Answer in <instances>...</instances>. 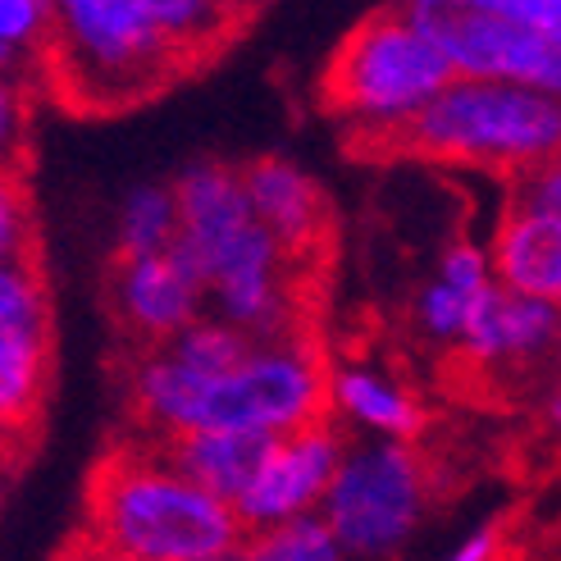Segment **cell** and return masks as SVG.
Masks as SVG:
<instances>
[{
    "label": "cell",
    "instance_id": "cell-19",
    "mask_svg": "<svg viewBox=\"0 0 561 561\" xmlns=\"http://www.w3.org/2000/svg\"><path fill=\"white\" fill-rule=\"evenodd\" d=\"M50 561H133V557L115 552L110 543H101V539L92 535V529H82V525H78L73 535H69L60 548L50 552Z\"/></svg>",
    "mask_w": 561,
    "mask_h": 561
},
{
    "label": "cell",
    "instance_id": "cell-15",
    "mask_svg": "<svg viewBox=\"0 0 561 561\" xmlns=\"http://www.w3.org/2000/svg\"><path fill=\"white\" fill-rule=\"evenodd\" d=\"M233 561H339V539L311 516H293L256 529Z\"/></svg>",
    "mask_w": 561,
    "mask_h": 561
},
{
    "label": "cell",
    "instance_id": "cell-5",
    "mask_svg": "<svg viewBox=\"0 0 561 561\" xmlns=\"http://www.w3.org/2000/svg\"><path fill=\"white\" fill-rule=\"evenodd\" d=\"M329 339L270 347L229 379H206L179 434H284L339 415Z\"/></svg>",
    "mask_w": 561,
    "mask_h": 561
},
{
    "label": "cell",
    "instance_id": "cell-2",
    "mask_svg": "<svg viewBox=\"0 0 561 561\" xmlns=\"http://www.w3.org/2000/svg\"><path fill=\"white\" fill-rule=\"evenodd\" d=\"M339 147L356 164H466L516 187L561 156V96L453 78L407 115L347 124Z\"/></svg>",
    "mask_w": 561,
    "mask_h": 561
},
{
    "label": "cell",
    "instance_id": "cell-6",
    "mask_svg": "<svg viewBox=\"0 0 561 561\" xmlns=\"http://www.w3.org/2000/svg\"><path fill=\"white\" fill-rule=\"evenodd\" d=\"M461 484L466 474H457L453 457L420 443H392L347 461L329 484V535L356 552H383L447 493H461Z\"/></svg>",
    "mask_w": 561,
    "mask_h": 561
},
{
    "label": "cell",
    "instance_id": "cell-16",
    "mask_svg": "<svg viewBox=\"0 0 561 561\" xmlns=\"http://www.w3.org/2000/svg\"><path fill=\"white\" fill-rule=\"evenodd\" d=\"M27 242H42L33 170H23V164L0 156V265H10Z\"/></svg>",
    "mask_w": 561,
    "mask_h": 561
},
{
    "label": "cell",
    "instance_id": "cell-18",
    "mask_svg": "<svg viewBox=\"0 0 561 561\" xmlns=\"http://www.w3.org/2000/svg\"><path fill=\"white\" fill-rule=\"evenodd\" d=\"M512 202L529 206V210H548V215H561V156L552 164H543L539 174H529L525 183L512 187Z\"/></svg>",
    "mask_w": 561,
    "mask_h": 561
},
{
    "label": "cell",
    "instance_id": "cell-9",
    "mask_svg": "<svg viewBox=\"0 0 561 561\" xmlns=\"http://www.w3.org/2000/svg\"><path fill=\"white\" fill-rule=\"evenodd\" d=\"M343 425L339 415H324L316 425H297L274 438L270 457L261 466V474L251 480V489L238 502V516L261 529V525H278L293 520L306 502H316L343 470Z\"/></svg>",
    "mask_w": 561,
    "mask_h": 561
},
{
    "label": "cell",
    "instance_id": "cell-7",
    "mask_svg": "<svg viewBox=\"0 0 561 561\" xmlns=\"http://www.w3.org/2000/svg\"><path fill=\"white\" fill-rule=\"evenodd\" d=\"M411 19L447 55L453 73L561 96V46L512 23L493 0L489 5H430L425 0V5H411Z\"/></svg>",
    "mask_w": 561,
    "mask_h": 561
},
{
    "label": "cell",
    "instance_id": "cell-12",
    "mask_svg": "<svg viewBox=\"0 0 561 561\" xmlns=\"http://www.w3.org/2000/svg\"><path fill=\"white\" fill-rule=\"evenodd\" d=\"M493 270L502 288L557 306L561 301V215L529 210L507 196L493 233Z\"/></svg>",
    "mask_w": 561,
    "mask_h": 561
},
{
    "label": "cell",
    "instance_id": "cell-13",
    "mask_svg": "<svg viewBox=\"0 0 561 561\" xmlns=\"http://www.w3.org/2000/svg\"><path fill=\"white\" fill-rule=\"evenodd\" d=\"M333 402L360 420H370V425L388 430V434H402V438H420L430 430V411L420 407L407 388L375 379V375H360V370L333 375Z\"/></svg>",
    "mask_w": 561,
    "mask_h": 561
},
{
    "label": "cell",
    "instance_id": "cell-22",
    "mask_svg": "<svg viewBox=\"0 0 561 561\" xmlns=\"http://www.w3.org/2000/svg\"><path fill=\"white\" fill-rule=\"evenodd\" d=\"M0 497H5V480H0Z\"/></svg>",
    "mask_w": 561,
    "mask_h": 561
},
{
    "label": "cell",
    "instance_id": "cell-21",
    "mask_svg": "<svg viewBox=\"0 0 561 561\" xmlns=\"http://www.w3.org/2000/svg\"><path fill=\"white\" fill-rule=\"evenodd\" d=\"M548 425H552V430H561V388L548 398Z\"/></svg>",
    "mask_w": 561,
    "mask_h": 561
},
{
    "label": "cell",
    "instance_id": "cell-10",
    "mask_svg": "<svg viewBox=\"0 0 561 561\" xmlns=\"http://www.w3.org/2000/svg\"><path fill=\"white\" fill-rule=\"evenodd\" d=\"M55 329L0 324V438L37 457L55 398Z\"/></svg>",
    "mask_w": 561,
    "mask_h": 561
},
{
    "label": "cell",
    "instance_id": "cell-1",
    "mask_svg": "<svg viewBox=\"0 0 561 561\" xmlns=\"http://www.w3.org/2000/svg\"><path fill=\"white\" fill-rule=\"evenodd\" d=\"M261 5L69 0L46 5L33 37L37 92L73 119H115L170 96L229 55Z\"/></svg>",
    "mask_w": 561,
    "mask_h": 561
},
{
    "label": "cell",
    "instance_id": "cell-14",
    "mask_svg": "<svg viewBox=\"0 0 561 561\" xmlns=\"http://www.w3.org/2000/svg\"><path fill=\"white\" fill-rule=\"evenodd\" d=\"M160 352L170 360H179L183 370L202 375V379H229V375L247 370L265 347H256V339L242 333L238 324H202V320H192L179 339H170Z\"/></svg>",
    "mask_w": 561,
    "mask_h": 561
},
{
    "label": "cell",
    "instance_id": "cell-4",
    "mask_svg": "<svg viewBox=\"0 0 561 561\" xmlns=\"http://www.w3.org/2000/svg\"><path fill=\"white\" fill-rule=\"evenodd\" d=\"M447 55L420 33L411 5H383L356 19L316 82V105L329 119H392L425 105L453 82Z\"/></svg>",
    "mask_w": 561,
    "mask_h": 561
},
{
    "label": "cell",
    "instance_id": "cell-3",
    "mask_svg": "<svg viewBox=\"0 0 561 561\" xmlns=\"http://www.w3.org/2000/svg\"><path fill=\"white\" fill-rule=\"evenodd\" d=\"M82 529L133 561H224L256 535L229 502L124 438H105L82 474Z\"/></svg>",
    "mask_w": 561,
    "mask_h": 561
},
{
    "label": "cell",
    "instance_id": "cell-17",
    "mask_svg": "<svg viewBox=\"0 0 561 561\" xmlns=\"http://www.w3.org/2000/svg\"><path fill=\"white\" fill-rule=\"evenodd\" d=\"M179 233V215H174V196L164 187H147L137 192L128 210H124V233H119V251H128V256H156V251H164L174 242Z\"/></svg>",
    "mask_w": 561,
    "mask_h": 561
},
{
    "label": "cell",
    "instance_id": "cell-11",
    "mask_svg": "<svg viewBox=\"0 0 561 561\" xmlns=\"http://www.w3.org/2000/svg\"><path fill=\"white\" fill-rule=\"evenodd\" d=\"M274 438L278 434H164V438L133 443V447H142L151 461H160L164 470H174L179 480H187L202 493L238 507L242 493L251 489V480L261 474Z\"/></svg>",
    "mask_w": 561,
    "mask_h": 561
},
{
    "label": "cell",
    "instance_id": "cell-8",
    "mask_svg": "<svg viewBox=\"0 0 561 561\" xmlns=\"http://www.w3.org/2000/svg\"><path fill=\"white\" fill-rule=\"evenodd\" d=\"M196 293L202 288L164 251L128 256L115 247L101 270V311L115 333L110 352H160L192 324Z\"/></svg>",
    "mask_w": 561,
    "mask_h": 561
},
{
    "label": "cell",
    "instance_id": "cell-20",
    "mask_svg": "<svg viewBox=\"0 0 561 561\" xmlns=\"http://www.w3.org/2000/svg\"><path fill=\"white\" fill-rule=\"evenodd\" d=\"M27 466H33V457H27L19 443L0 438V480H5V484H14V480H19V474H23Z\"/></svg>",
    "mask_w": 561,
    "mask_h": 561
}]
</instances>
